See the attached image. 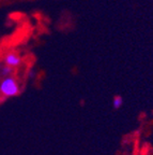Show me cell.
I'll use <instances>...</instances> for the list:
<instances>
[{"label": "cell", "mask_w": 153, "mask_h": 155, "mask_svg": "<svg viewBox=\"0 0 153 155\" xmlns=\"http://www.w3.org/2000/svg\"><path fill=\"white\" fill-rule=\"evenodd\" d=\"M0 93L5 97H14L19 94V84L12 74L3 77L0 82Z\"/></svg>", "instance_id": "6da1fadb"}, {"label": "cell", "mask_w": 153, "mask_h": 155, "mask_svg": "<svg viewBox=\"0 0 153 155\" xmlns=\"http://www.w3.org/2000/svg\"><path fill=\"white\" fill-rule=\"evenodd\" d=\"M3 63L5 65L9 66L11 68H17L22 65L23 63V58L22 56L19 55L18 53H15V52H10L3 58Z\"/></svg>", "instance_id": "7a4b0ae2"}, {"label": "cell", "mask_w": 153, "mask_h": 155, "mask_svg": "<svg viewBox=\"0 0 153 155\" xmlns=\"http://www.w3.org/2000/svg\"><path fill=\"white\" fill-rule=\"evenodd\" d=\"M122 104H123V98H122L121 96L117 95V96L114 97V99H113V107L115 108V109H120V108L122 107Z\"/></svg>", "instance_id": "3957f363"}]
</instances>
